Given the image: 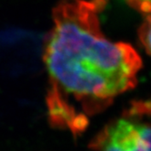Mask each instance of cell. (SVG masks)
<instances>
[{
	"instance_id": "cell-1",
	"label": "cell",
	"mask_w": 151,
	"mask_h": 151,
	"mask_svg": "<svg viewBox=\"0 0 151 151\" xmlns=\"http://www.w3.org/2000/svg\"><path fill=\"white\" fill-rule=\"evenodd\" d=\"M106 4L107 0H61L53 10L54 27L46 38L49 122L75 137L86 130L89 118L136 87L142 67L133 46L112 43L102 34L98 15Z\"/></svg>"
},
{
	"instance_id": "cell-2",
	"label": "cell",
	"mask_w": 151,
	"mask_h": 151,
	"mask_svg": "<svg viewBox=\"0 0 151 151\" xmlns=\"http://www.w3.org/2000/svg\"><path fill=\"white\" fill-rule=\"evenodd\" d=\"M150 102L132 101L91 140L95 151H150Z\"/></svg>"
},
{
	"instance_id": "cell-3",
	"label": "cell",
	"mask_w": 151,
	"mask_h": 151,
	"mask_svg": "<svg viewBox=\"0 0 151 151\" xmlns=\"http://www.w3.org/2000/svg\"><path fill=\"white\" fill-rule=\"evenodd\" d=\"M150 31H151L150 17L149 15H147L145 21L139 28V38L147 54L150 53Z\"/></svg>"
}]
</instances>
